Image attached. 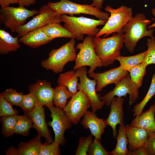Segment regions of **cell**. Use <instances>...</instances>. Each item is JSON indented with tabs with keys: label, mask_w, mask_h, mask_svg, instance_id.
Here are the masks:
<instances>
[{
	"label": "cell",
	"mask_w": 155,
	"mask_h": 155,
	"mask_svg": "<svg viewBox=\"0 0 155 155\" xmlns=\"http://www.w3.org/2000/svg\"><path fill=\"white\" fill-rule=\"evenodd\" d=\"M152 13L154 16H155V8L152 9L151 10ZM155 27V22L153 24L148 26V29H150Z\"/></svg>",
	"instance_id": "cell-45"
},
{
	"label": "cell",
	"mask_w": 155,
	"mask_h": 155,
	"mask_svg": "<svg viewBox=\"0 0 155 155\" xmlns=\"http://www.w3.org/2000/svg\"><path fill=\"white\" fill-rule=\"evenodd\" d=\"M59 145L54 142L50 143H42L38 155H60Z\"/></svg>",
	"instance_id": "cell-35"
},
{
	"label": "cell",
	"mask_w": 155,
	"mask_h": 155,
	"mask_svg": "<svg viewBox=\"0 0 155 155\" xmlns=\"http://www.w3.org/2000/svg\"><path fill=\"white\" fill-rule=\"evenodd\" d=\"M93 37L87 36L83 42L76 46L79 51L75 60L74 70L82 67L88 66L90 69L88 72H92L98 67L103 66L101 61L95 51L92 42Z\"/></svg>",
	"instance_id": "cell-7"
},
{
	"label": "cell",
	"mask_w": 155,
	"mask_h": 155,
	"mask_svg": "<svg viewBox=\"0 0 155 155\" xmlns=\"http://www.w3.org/2000/svg\"><path fill=\"white\" fill-rule=\"evenodd\" d=\"M145 147L148 155H155V132H149Z\"/></svg>",
	"instance_id": "cell-40"
},
{
	"label": "cell",
	"mask_w": 155,
	"mask_h": 155,
	"mask_svg": "<svg viewBox=\"0 0 155 155\" xmlns=\"http://www.w3.org/2000/svg\"><path fill=\"white\" fill-rule=\"evenodd\" d=\"M127 155H148V154L145 147H142L133 150H129Z\"/></svg>",
	"instance_id": "cell-41"
},
{
	"label": "cell",
	"mask_w": 155,
	"mask_h": 155,
	"mask_svg": "<svg viewBox=\"0 0 155 155\" xmlns=\"http://www.w3.org/2000/svg\"><path fill=\"white\" fill-rule=\"evenodd\" d=\"M139 88L132 81L130 76L127 75L118 84L115 88L104 96L101 97L106 105L110 106L111 101L115 96L123 97L129 94V104L131 106L134 104L139 97Z\"/></svg>",
	"instance_id": "cell-12"
},
{
	"label": "cell",
	"mask_w": 155,
	"mask_h": 155,
	"mask_svg": "<svg viewBox=\"0 0 155 155\" xmlns=\"http://www.w3.org/2000/svg\"><path fill=\"white\" fill-rule=\"evenodd\" d=\"M61 22H62L61 15H59L47 4L45 5L40 8L38 13L34 17L19 27L16 32L19 36L21 37L31 31L41 28L49 23Z\"/></svg>",
	"instance_id": "cell-9"
},
{
	"label": "cell",
	"mask_w": 155,
	"mask_h": 155,
	"mask_svg": "<svg viewBox=\"0 0 155 155\" xmlns=\"http://www.w3.org/2000/svg\"><path fill=\"white\" fill-rule=\"evenodd\" d=\"M105 10L110 13V16L95 37L102 35L105 37L112 33L122 32L124 27L133 17L132 8L124 5L116 9L108 5Z\"/></svg>",
	"instance_id": "cell-5"
},
{
	"label": "cell",
	"mask_w": 155,
	"mask_h": 155,
	"mask_svg": "<svg viewBox=\"0 0 155 155\" xmlns=\"http://www.w3.org/2000/svg\"><path fill=\"white\" fill-rule=\"evenodd\" d=\"M124 102V99L123 97H114L111 102L109 115L105 119L107 125L109 126L112 128L115 138H116L118 134L116 130L117 125L124 123V113L123 108Z\"/></svg>",
	"instance_id": "cell-17"
},
{
	"label": "cell",
	"mask_w": 155,
	"mask_h": 155,
	"mask_svg": "<svg viewBox=\"0 0 155 155\" xmlns=\"http://www.w3.org/2000/svg\"><path fill=\"white\" fill-rule=\"evenodd\" d=\"M3 98L12 105L20 107L24 94L12 88L6 89L0 94Z\"/></svg>",
	"instance_id": "cell-33"
},
{
	"label": "cell",
	"mask_w": 155,
	"mask_h": 155,
	"mask_svg": "<svg viewBox=\"0 0 155 155\" xmlns=\"http://www.w3.org/2000/svg\"><path fill=\"white\" fill-rule=\"evenodd\" d=\"M18 116L16 114L1 117V133L5 137H9L15 133V128Z\"/></svg>",
	"instance_id": "cell-29"
},
{
	"label": "cell",
	"mask_w": 155,
	"mask_h": 155,
	"mask_svg": "<svg viewBox=\"0 0 155 155\" xmlns=\"http://www.w3.org/2000/svg\"><path fill=\"white\" fill-rule=\"evenodd\" d=\"M37 104L35 97L29 92L28 94L24 95L20 107L25 114L33 110Z\"/></svg>",
	"instance_id": "cell-37"
},
{
	"label": "cell",
	"mask_w": 155,
	"mask_h": 155,
	"mask_svg": "<svg viewBox=\"0 0 155 155\" xmlns=\"http://www.w3.org/2000/svg\"><path fill=\"white\" fill-rule=\"evenodd\" d=\"M117 140L115 147L111 152L112 155H127L129 150L127 148L128 139L124 123L120 125Z\"/></svg>",
	"instance_id": "cell-26"
},
{
	"label": "cell",
	"mask_w": 155,
	"mask_h": 155,
	"mask_svg": "<svg viewBox=\"0 0 155 155\" xmlns=\"http://www.w3.org/2000/svg\"><path fill=\"white\" fill-rule=\"evenodd\" d=\"M91 106L86 95L80 90L73 95L63 109L72 123L77 124Z\"/></svg>",
	"instance_id": "cell-11"
},
{
	"label": "cell",
	"mask_w": 155,
	"mask_h": 155,
	"mask_svg": "<svg viewBox=\"0 0 155 155\" xmlns=\"http://www.w3.org/2000/svg\"><path fill=\"white\" fill-rule=\"evenodd\" d=\"M47 5L59 15L68 14L73 16L74 14H84L93 16L99 19L103 20H107L110 16L109 13L90 5L79 4L69 0H60L55 3L49 2Z\"/></svg>",
	"instance_id": "cell-6"
},
{
	"label": "cell",
	"mask_w": 155,
	"mask_h": 155,
	"mask_svg": "<svg viewBox=\"0 0 155 155\" xmlns=\"http://www.w3.org/2000/svg\"><path fill=\"white\" fill-rule=\"evenodd\" d=\"M30 92L35 97L37 104L47 107L53 105L54 88L49 82L44 80H39L30 84L29 87Z\"/></svg>",
	"instance_id": "cell-15"
},
{
	"label": "cell",
	"mask_w": 155,
	"mask_h": 155,
	"mask_svg": "<svg viewBox=\"0 0 155 155\" xmlns=\"http://www.w3.org/2000/svg\"><path fill=\"white\" fill-rule=\"evenodd\" d=\"M146 67L141 63L132 67L129 71L131 80L139 88L142 85L143 78L146 72Z\"/></svg>",
	"instance_id": "cell-32"
},
{
	"label": "cell",
	"mask_w": 155,
	"mask_h": 155,
	"mask_svg": "<svg viewBox=\"0 0 155 155\" xmlns=\"http://www.w3.org/2000/svg\"><path fill=\"white\" fill-rule=\"evenodd\" d=\"M31 119L33 123V127L37 131L38 134L44 137L46 142H53V139L46 123L43 106L37 104L32 111L25 113Z\"/></svg>",
	"instance_id": "cell-16"
},
{
	"label": "cell",
	"mask_w": 155,
	"mask_h": 155,
	"mask_svg": "<svg viewBox=\"0 0 155 155\" xmlns=\"http://www.w3.org/2000/svg\"><path fill=\"white\" fill-rule=\"evenodd\" d=\"M73 95L66 86L58 84L54 88V104L55 107L63 109L67 103L68 99Z\"/></svg>",
	"instance_id": "cell-27"
},
{
	"label": "cell",
	"mask_w": 155,
	"mask_h": 155,
	"mask_svg": "<svg viewBox=\"0 0 155 155\" xmlns=\"http://www.w3.org/2000/svg\"><path fill=\"white\" fill-rule=\"evenodd\" d=\"M36 2V0H19L18 3L19 6L25 7L33 5Z\"/></svg>",
	"instance_id": "cell-43"
},
{
	"label": "cell",
	"mask_w": 155,
	"mask_h": 155,
	"mask_svg": "<svg viewBox=\"0 0 155 155\" xmlns=\"http://www.w3.org/2000/svg\"><path fill=\"white\" fill-rule=\"evenodd\" d=\"M92 134L86 137H80L75 155H87L89 148L92 141Z\"/></svg>",
	"instance_id": "cell-38"
},
{
	"label": "cell",
	"mask_w": 155,
	"mask_h": 155,
	"mask_svg": "<svg viewBox=\"0 0 155 155\" xmlns=\"http://www.w3.org/2000/svg\"><path fill=\"white\" fill-rule=\"evenodd\" d=\"M41 136L38 134L27 142H21L18 145V155H38L42 144Z\"/></svg>",
	"instance_id": "cell-24"
},
{
	"label": "cell",
	"mask_w": 155,
	"mask_h": 155,
	"mask_svg": "<svg viewBox=\"0 0 155 155\" xmlns=\"http://www.w3.org/2000/svg\"><path fill=\"white\" fill-rule=\"evenodd\" d=\"M81 124L85 129H89L95 138L100 140L107 126L105 119L98 118L95 113L88 111Z\"/></svg>",
	"instance_id": "cell-18"
},
{
	"label": "cell",
	"mask_w": 155,
	"mask_h": 155,
	"mask_svg": "<svg viewBox=\"0 0 155 155\" xmlns=\"http://www.w3.org/2000/svg\"><path fill=\"white\" fill-rule=\"evenodd\" d=\"M124 34L113 33L108 37H94L92 42L96 54L100 59L103 66L107 67L113 63L116 59L120 55V51L124 44Z\"/></svg>",
	"instance_id": "cell-1"
},
{
	"label": "cell",
	"mask_w": 155,
	"mask_h": 155,
	"mask_svg": "<svg viewBox=\"0 0 155 155\" xmlns=\"http://www.w3.org/2000/svg\"><path fill=\"white\" fill-rule=\"evenodd\" d=\"M12 105L0 94V117L18 114V111L13 109Z\"/></svg>",
	"instance_id": "cell-39"
},
{
	"label": "cell",
	"mask_w": 155,
	"mask_h": 155,
	"mask_svg": "<svg viewBox=\"0 0 155 155\" xmlns=\"http://www.w3.org/2000/svg\"><path fill=\"white\" fill-rule=\"evenodd\" d=\"M75 42V39L73 38L59 48L52 50L48 57L41 61L42 66L55 73L62 72L67 63L75 60L77 55Z\"/></svg>",
	"instance_id": "cell-4"
},
{
	"label": "cell",
	"mask_w": 155,
	"mask_h": 155,
	"mask_svg": "<svg viewBox=\"0 0 155 155\" xmlns=\"http://www.w3.org/2000/svg\"><path fill=\"white\" fill-rule=\"evenodd\" d=\"M155 103L146 111L135 117L130 125L143 129L148 132H155Z\"/></svg>",
	"instance_id": "cell-21"
},
{
	"label": "cell",
	"mask_w": 155,
	"mask_h": 155,
	"mask_svg": "<svg viewBox=\"0 0 155 155\" xmlns=\"http://www.w3.org/2000/svg\"><path fill=\"white\" fill-rule=\"evenodd\" d=\"M18 36L13 37L3 29L0 30V53L7 54L17 51L20 47Z\"/></svg>",
	"instance_id": "cell-22"
},
{
	"label": "cell",
	"mask_w": 155,
	"mask_h": 155,
	"mask_svg": "<svg viewBox=\"0 0 155 155\" xmlns=\"http://www.w3.org/2000/svg\"><path fill=\"white\" fill-rule=\"evenodd\" d=\"M155 95V73L152 76L150 86L145 97L141 102L133 107L132 111L134 117L138 116L142 113L146 105Z\"/></svg>",
	"instance_id": "cell-31"
},
{
	"label": "cell",
	"mask_w": 155,
	"mask_h": 155,
	"mask_svg": "<svg viewBox=\"0 0 155 155\" xmlns=\"http://www.w3.org/2000/svg\"><path fill=\"white\" fill-rule=\"evenodd\" d=\"M60 23H51L41 28L46 34L52 40L59 38H73L70 32Z\"/></svg>",
	"instance_id": "cell-23"
},
{
	"label": "cell",
	"mask_w": 155,
	"mask_h": 155,
	"mask_svg": "<svg viewBox=\"0 0 155 155\" xmlns=\"http://www.w3.org/2000/svg\"><path fill=\"white\" fill-rule=\"evenodd\" d=\"M19 0H0L1 8L9 6L11 4L18 3Z\"/></svg>",
	"instance_id": "cell-42"
},
{
	"label": "cell",
	"mask_w": 155,
	"mask_h": 155,
	"mask_svg": "<svg viewBox=\"0 0 155 155\" xmlns=\"http://www.w3.org/2000/svg\"><path fill=\"white\" fill-rule=\"evenodd\" d=\"M146 51L134 55L123 56L120 55L116 59L120 64V66L129 71L133 67L142 63L144 59Z\"/></svg>",
	"instance_id": "cell-28"
},
{
	"label": "cell",
	"mask_w": 155,
	"mask_h": 155,
	"mask_svg": "<svg viewBox=\"0 0 155 155\" xmlns=\"http://www.w3.org/2000/svg\"><path fill=\"white\" fill-rule=\"evenodd\" d=\"M64 26L70 32L73 38L83 41L85 35L95 37L100 29L98 27L104 25L107 20H95L82 16L77 17L61 15Z\"/></svg>",
	"instance_id": "cell-2"
},
{
	"label": "cell",
	"mask_w": 155,
	"mask_h": 155,
	"mask_svg": "<svg viewBox=\"0 0 155 155\" xmlns=\"http://www.w3.org/2000/svg\"><path fill=\"white\" fill-rule=\"evenodd\" d=\"M151 22L144 14L141 13L133 17L124 27L122 31L124 34V44L129 52H134L140 39L146 36H153L154 30L152 28L147 29L148 26Z\"/></svg>",
	"instance_id": "cell-3"
},
{
	"label": "cell",
	"mask_w": 155,
	"mask_h": 155,
	"mask_svg": "<svg viewBox=\"0 0 155 155\" xmlns=\"http://www.w3.org/2000/svg\"><path fill=\"white\" fill-rule=\"evenodd\" d=\"M128 72L120 66L102 73H95L94 71L88 72L89 76L97 81V92L101 91L108 85L114 84L116 85L127 76Z\"/></svg>",
	"instance_id": "cell-14"
},
{
	"label": "cell",
	"mask_w": 155,
	"mask_h": 155,
	"mask_svg": "<svg viewBox=\"0 0 155 155\" xmlns=\"http://www.w3.org/2000/svg\"><path fill=\"white\" fill-rule=\"evenodd\" d=\"M88 154L89 155H110L111 152L106 151L102 145L100 140L95 138L92 140L89 148Z\"/></svg>",
	"instance_id": "cell-36"
},
{
	"label": "cell",
	"mask_w": 155,
	"mask_h": 155,
	"mask_svg": "<svg viewBox=\"0 0 155 155\" xmlns=\"http://www.w3.org/2000/svg\"><path fill=\"white\" fill-rule=\"evenodd\" d=\"M38 13L36 10H29L20 6L2 8L0 10V23L12 32H16L19 27L24 24L28 18Z\"/></svg>",
	"instance_id": "cell-8"
},
{
	"label": "cell",
	"mask_w": 155,
	"mask_h": 155,
	"mask_svg": "<svg viewBox=\"0 0 155 155\" xmlns=\"http://www.w3.org/2000/svg\"><path fill=\"white\" fill-rule=\"evenodd\" d=\"M53 40L40 28L24 34L21 37L19 42L30 47L36 48L48 43Z\"/></svg>",
	"instance_id": "cell-20"
},
{
	"label": "cell",
	"mask_w": 155,
	"mask_h": 155,
	"mask_svg": "<svg viewBox=\"0 0 155 155\" xmlns=\"http://www.w3.org/2000/svg\"><path fill=\"white\" fill-rule=\"evenodd\" d=\"M146 51L144 60L142 63L147 67L151 64H155V38L153 36L147 40Z\"/></svg>",
	"instance_id": "cell-34"
},
{
	"label": "cell",
	"mask_w": 155,
	"mask_h": 155,
	"mask_svg": "<svg viewBox=\"0 0 155 155\" xmlns=\"http://www.w3.org/2000/svg\"><path fill=\"white\" fill-rule=\"evenodd\" d=\"M33 127V123L30 118L26 114L19 115L15 128V133L27 136L30 129Z\"/></svg>",
	"instance_id": "cell-30"
},
{
	"label": "cell",
	"mask_w": 155,
	"mask_h": 155,
	"mask_svg": "<svg viewBox=\"0 0 155 155\" xmlns=\"http://www.w3.org/2000/svg\"><path fill=\"white\" fill-rule=\"evenodd\" d=\"M79 77L74 70L61 73L58 78V84L66 86L73 94L78 92L77 86Z\"/></svg>",
	"instance_id": "cell-25"
},
{
	"label": "cell",
	"mask_w": 155,
	"mask_h": 155,
	"mask_svg": "<svg viewBox=\"0 0 155 155\" xmlns=\"http://www.w3.org/2000/svg\"><path fill=\"white\" fill-rule=\"evenodd\" d=\"M75 72L80 79V82L78 84V89L87 96L91 103L92 111L95 113L102 108L105 104L104 102L101 99L100 95L97 93V81L94 79L91 80L88 77L86 67L76 70Z\"/></svg>",
	"instance_id": "cell-10"
},
{
	"label": "cell",
	"mask_w": 155,
	"mask_h": 155,
	"mask_svg": "<svg viewBox=\"0 0 155 155\" xmlns=\"http://www.w3.org/2000/svg\"><path fill=\"white\" fill-rule=\"evenodd\" d=\"M50 111L52 120L48 122V125L52 128L55 134L54 142L59 145L65 143L64 134L65 131L70 128L72 123L63 109L54 105L47 107Z\"/></svg>",
	"instance_id": "cell-13"
},
{
	"label": "cell",
	"mask_w": 155,
	"mask_h": 155,
	"mask_svg": "<svg viewBox=\"0 0 155 155\" xmlns=\"http://www.w3.org/2000/svg\"><path fill=\"white\" fill-rule=\"evenodd\" d=\"M125 127L129 150L141 147H145L149 135L148 132L130 124L127 125Z\"/></svg>",
	"instance_id": "cell-19"
},
{
	"label": "cell",
	"mask_w": 155,
	"mask_h": 155,
	"mask_svg": "<svg viewBox=\"0 0 155 155\" xmlns=\"http://www.w3.org/2000/svg\"><path fill=\"white\" fill-rule=\"evenodd\" d=\"M92 3L90 5L93 7L101 9L103 4L104 0H92Z\"/></svg>",
	"instance_id": "cell-44"
}]
</instances>
